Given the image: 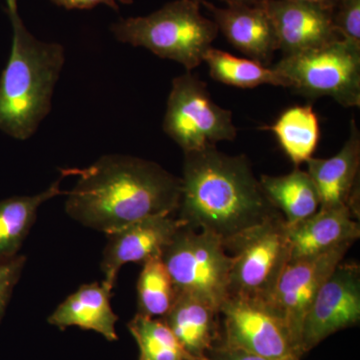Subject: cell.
I'll list each match as a JSON object with an SVG mask.
<instances>
[{"mask_svg":"<svg viewBox=\"0 0 360 360\" xmlns=\"http://www.w3.org/2000/svg\"><path fill=\"white\" fill-rule=\"evenodd\" d=\"M264 6L283 56L319 49L341 39L330 9L293 0H266Z\"/></svg>","mask_w":360,"mask_h":360,"instance_id":"4fadbf2b","label":"cell"},{"mask_svg":"<svg viewBox=\"0 0 360 360\" xmlns=\"http://www.w3.org/2000/svg\"><path fill=\"white\" fill-rule=\"evenodd\" d=\"M77 177L65 212L78 224L108 234L139 220L175 215L181 180L153 161L108 155L90 167L60 169Z\"/></svg>","mask_w":360,"mask_h":360,"instance_id":"6da1fadb","label":"cell"},{"mask_svg":"<svg viewBox=\"0 0 360 360\" xmlns=\"http://www.w3.org/2000/svg\"><path fill=\"white\" fill-rule=\"evenodd\" d=\"M212 13L213 21L229 44L248 58L267 65L278 49L274 23L264 4L258 6H227L225 8L201 0Z\"/></svg>","mask_w":360,"mask_h":360,"instance_id":"9a60e30c","label":"cell"},{"mask_svg":"<svg viewBox=\"0 0 360 360\" xmlns=\"http://www.w3.org/2000/svg\"><path fill=\"white\" fill-rule=\"evenodd\" d=\"M307 170L319 198V210L347 208L359 217L360 134L356 123H350L349 136L330 158H310Z\"/></svg>","mask_w":360,"mask_h":360,"instance_id":"5bb4252c","label":"cell"},{"mask_svg":"<svg viewBox=\"0 0 360 360\" xmlns=\"http://www.w3.org/2000/svg\"><path fill=\"white\" fill-rule=\"evenodd\" d=\"M112 290L101 283L84 284L49 317V323L60 329L77 326L96 331L110 341L117 340V315L110 304Z\"/></svg>","mask_w":360,"mask_h":360,"instance_id":"ac0fdd59","label":"cell"},{"mask_svg":"<svg viewBox=\"0 0 360 360\" xmlns=\"http://www.w3.org/2000/svg\"><path fill=\"white\" fill-rule=\"evenodd\" d=\"M333 21L341 39L360 44V0H340L333 11Z\"/></svg>","mask_w":360,"mask_h":360,"instance_id":"d4e9b609","label":"cell"},{"mask_svg":"<svg viewBox=\"0 0 360 360\" xmlns=\"http://www.w3.org/2000/svg\"><path fill=\"white\" fill-rule=\"evenodd\" d=\"M203 61L210 68V77L221 84L239 89H255L264 84L286 87L283 78L272 66L269 68L253 59L238 58L212 46Z\"/></svg>","mask_w":360,"mask_h":360,"instance_id":"7402d4cb","label":"cell"},{"mask_svg":"<svg viewBox=\"0 0 360 360\" xmlns=\"http://www.w3.org/2000/svg\"><path fill=\"white\" fill-rule=\"evenodd\" d=\"M177 215L186 226L222 243L281 214L272 205L245 155H225L210 146L184 153Z\"/></svg>","mask_w":360,"mask_h":360,"instance_id":"7a4b0ae2","label":"cell"},{"mask_svg":"<svg viewBox=\"0 0 360 360\" xmlns=\"http://www.w3.org/2000/svg\"><path fill=\"white\" fill-rule=\"evenodd\" d=\"M347 208L319 210L309 219L288 226L290 259L322 255L360 238V226Z\"/></svg>","mask_w":360,"mask_h":360,"instance_id":"2e32d148","label":"cell"},{"mask_svg":"<svg viewBox=\"0 0 360 360\" xmlns=\"http://www.w3.org/2000/svg\"><path fill=\"white\" fill-rule=\"evenodd\" d=\"M162 127L184 153L233 141L238 135L231 111L215 103L207 85L191 71L172 82Z\"/></svg>","mask_w":360,"mask_h":360,"instance_id":"ba28073f","label":"cell"},{"mask_svg":"<svg viewBox=\"0 0 360 360\" xmlns=\"http://www.w3.org/2000/svg\"><path fill=\"white\" fill-rule=\"evenodd\" d=\"M162 319L194 360H208L206 355L219 342V310L195 296L177 292Z\"/></svg>","mask_w":360,"mask_h":360,"instance_id":"e0dca14e","label":"cell"},{"mask_svg":"<svg viewBox=\"0 0 360 360\" xmlns=\"http://www.w3.org/2000/svg\"><path fill=\"white\" fill-rule=\"evenodd\" d=\"M232 257L229 296L266 304L290 260L288 226L278 214L224 243Z\"/></svg>","mask_w":360,"mask_h":360,"instance_id":"8992f818","label":"cell"},{"mask_svg":"<svg viewBox=\"0 0 360 360\" xmlns=\"http://www.w3.org/2000/svg\"><path fill=\"white\" fill-rule=\"evenodd\" d=\"M161 258L177 292L195 296L219 310L229 295L232 266L221 239L184 225Z\"/></svg>","mask_w":360,"mask_h":360,"instance_id":"52a82bcc","label":"cell"},{"mask_svg":"<svg viewBox=\"0 0 360 360\" xmlns=\"http://www.w3.org/2000/svg\"><path fill=\"white\" fill-rule=\"evenodd\" d=\"M360 321V267L341 262L322 284L303 322L302 354Z\"/></svg>","mask_w":360,"mask_h":360,"instance_id":"8fae6325","label":"cell"},{"mask_svg":"<svg viewBox=\"0 0 360 360\" xmlns=\"http://www.w3.org/2000/svg\"><path fill=\"white\" fill-rule=\"evenodd\" d=\"M11 20L13 46L0 77V130L26 141L51 112L65 53L63 45L35 39L18 14Z\"/></svg>","mask_w":360,"mask_h":360,"instance_id":"3957f363","label":"cell"},{"mask_svg":"<svg viewBox=\"0 0 360 360\" xmlns=\"http://www.w3.org/2000/svg\"><path fill=\"white\" fill-rule=\"evenodd\" d=\"M272 68L286 87L302 96L330 97L345 108H359L360 44L340 39L319 49L283 56Z\"/></svg>","mask_w":360,"mask_h":360,"instance_id":"5b68a950","label":"cell"},{"mask_svg":"<svg viewBox=\"0 0 360 360\" xmlns=\"http://www.w3.org/2000/svg\"><path fill=\"white\" fill-rule=\"evenodd\" d=\"M176 296V288L161 255L144 262L137 281V314L163 319Z\"/></svg>","mask_w":360,"mask_h":360,"instance_id":"603a6c76","label":"cell"},{"mask_svg":"<svg viewBox=\"0 0 360 360\" xmlns=\"http://www.w3.org/2000/svg\"><path fill=\"white\" fill-rule=\"evenodd\" d=\"M206 357L208 360H270L250 354L245 350L227 347L222 343H217V345H214Z\"/></svg>","mask_w":360,"mask_h":360,"instance_id":"4316f807","label":"cell"},{"mask_svg":"<svg viewBox=\"0 0 360 360\" xmlns=\"http://www.w3.org/2000/svg\"><path fill=\"white\" fill-rule=\"evenodd\" d=\"M283 360H300V359H296V357H290V359H285Z\"/></svg>","mask_w":360,"mask_h":360,"instance_id":"1f68e13d","label":"cell"},{"mask_svg":"<svg viewBox=\"0 0 360 360\" xmlns=\"http://www.w3.org/2000/svg\"><path fill=\"white\" fill-rule=\"evenodd\" d=\"M260 184L288 226L309 219L321 208L319 191L309 172L295 167L281 176L262 175Z\"/></svg>","mask_w":360,"mask_h":360,"instance_id":"d6986e66","label":"cell"},{"mask_svg":"<svg viewBox=\"0 0 360 360\" xmlns=\"http://www.w3.org/2000/svg\"><path fill=\"white\" fill-rule=\"evenodd\" d=\"M293 1L305 2V4H314V6L324 7V8L333 11L336 6L340 4V0H293Z\"/></svg>","mask_w":360,"mask_h":360,"instance_id":"f1b7e54d","label":"cell"},{"mask_svg":"<svg viewBox=\"0 0 360 360\" xmlns=\"http://www.w3.org/2000/svg\"><path fill=\"white\" fill-rule=\"evenodd\" d=\"M265 129L276 135L279 146L295 167L312 158L321 137L319 117L311 105L288 108L274 124Z\"/></svg>","mask_w":360,"mask_h":360,"instance_id":"44dd1931","label":"cell"},{"mask_svg":"<svg viewBox=\"0 0 360 360\" xmlns=\"http://www.w3.org/2000/svg\"><path fill=\"white\" fill-rule=\"evenodd\" d=\"M184 225L175 215H158L106 234L108 241L101 260L104 285L112 290L125 264H142L149 258L161 255Z\"/></svg>","mask_w":360,"mask_h":360,"instance_id":"7c38bea8","label":"cell"},{"mask_svg":"<svg viewBox=\"0 0 360 360\" xmlns=\"http://www.w3.org/2000/svg\"><path fill=\"white\" fill-rule=\"evenodd\" d=\"M25 262V255H18L8 262L0 264V321L6 314L7 305L14 288L20 281Z\"/></svg>","mask_w":360,"mask_h":360,"instance_id":"484cf974","label":"cell"},{"mask_svg":"<svg viewBox=\"0 0 360 360\" xmlns=\"http://www.w3.org/2000/svg\"><path fill=\"white\" fill-rule=\"evenodd\" d=\"M195 1L200 2V4L201 0H195Z\"/></svg>","mask_w":360,"mask_h":360,"instance_id":"d6a6232c","label":"cell"},{"mask_svg":"<svg viewBox=\"0 0 360 360\" xmlns=\"http://www.w3.org/2000/svg\"><path fill=\"white\" fill-rule=\"evenodd\" d=\"M219 314V343L270 360L302 359L285 324L265 303L229 296Z\"/></svg>","mask_w":360,"mask_h":360,"instance_id":"9c48e42d","label":"cell"},{"mask_svg":"<svg viewBox=\"0 0 360 360\" xmlns=\"http://www.w3.org/2000/svg\"><path fill=\"white\" fill-rule=\"evenodd\" d=\"M56 6L65 7V9H92L99 4L110 7L117 11L120 9L118 2L123 4H132V0H51Z\"/></svg>","mask_w":360,"mask_h":360,"instance_id":"83f0119b","label":"cell"},{"mask_svg":"<svg viewBox=\"0 0 360 360\" xmlns=\"http://www.w3.org/2000/svg\"><path fill=\"white\" fill-rule=\"evenodd\" d=\"M352 245L314 257L290 259L284 267L267 305L284 322L300 357L303 322L315 296Z\"/></svg>","mask_w":360,"mask_h":360,"instance_id":"30bf717a","label":"cell"},{"mask_svg":"<svg viewBox=\"0 0 360 360\" xmlns=\"http://www.w3.org/2000/svg\"><path fill=\"white\" fill-rule=\"evenodd\" d=\"M7 4V11H8L9 18L16 15L18 13V0H6Z\"/></svg>","mask_w":360,"mask_h":360,"instance_id":"4dcf8cb0","label":"cell"},{"mask_svg":"<svg viewBox=\"0 0 360 360\" xmlns=\"http://www.w3.org/2000/svg\"><path fill=\"white\" fill-rule=\"evenodd\" d=\"M111 32L122 44L144 47L191 71L203 63L219 28L201 14L200 2L175 0L149 15L120 20Z\"/></svg>","mask_w":360,"mask_h":360,"instance_id":"277c9868","label":"cell"},{"mask_svg":"<svg viewBox=\"0 0 360 360\" xmlns=\"http://www.w3.org/2000/svg\"><path fill=\"white\" fill-rule=\"evenodd\" d=\"M63 179L61 175V179L35 195L14 196L0 201V264L18 257L34 224L40 206L65 193L60 188Z\"/></svg>","mask_w":360,"mask_h":360,"instance_id":"ffe728a7","label":"cell"},{"mask_svg":"<svg viewBox=\"0 0 360 360\" xmlns=\"http://www.w3.org/2000/svg\"><path fill=\"white\" fill-rule=\"evenodd\" d=\"M127 328L139 345V360H194L162 319L136 314Z\"/></svg>","mask_w":360,"mask_h":360,"instance_id":"cb8c5ba5","label":"cell"},{"mask_svg":"<svg viewBox=\"0 0 360 360\" xmlns=\"http://www.w3.org/2000/svg\"><path fill=\"white\" fill-rule=\"evenodd\" d=\"M227 6H258L264 4L266 0H222Z\"/></svg>","mask_w":360,"mask_h":360,"instance_id":"f546056e","label":"cell"}]
</instances>
